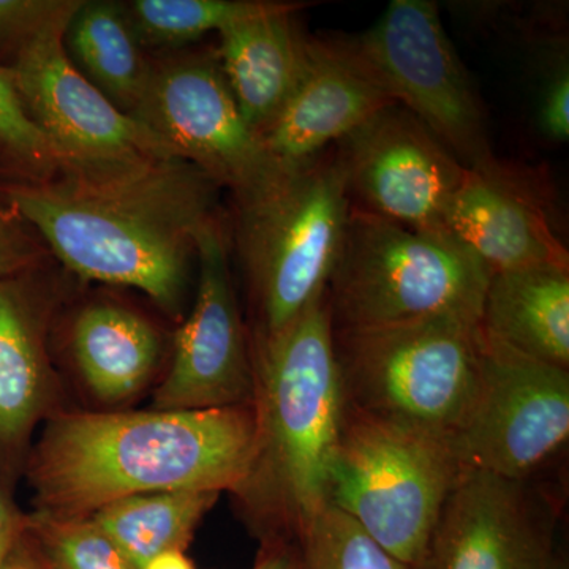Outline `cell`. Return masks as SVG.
<instances>
[{
	"label": "cell",
	"mask_w": 569,
	"mask_h": 569,
	"mask_svg": "<svg viewBox=\"0 0 569 569\" xmlns=\"http://www.w3.org/2000/svg\"><path fill=\"white\" fill-rule=\"evenodd\" d=\"M77 10L48 24L11 67L26 111L58 156L62 176L112 181L176 157L71 63L63 36Z\"/></svg>",
	"instance_id": "cell-8"
},
{
	"label": "cell",
	"mask_w": 569,
	"mask_h": 569,
	"mask_svg": "<svg viewBox=\"0 0 569 569\" xmlns=\"http://www.w3.org/2000/svg\"><path fill=\"white\" fill-rule=\"evenodd\" d=\"M132 119L233 200L260 192L284 167L247 126L216 50L152 56L148 88Z\"/></svg>",
	"instance_id": "cell-9"
},
{
	"label": "cell",
	"mask_w": 569,
	"mask_h": 569,
	"mask_svg": "<svg viewBox=\"0 0 569 569\" xmlns=\"http://www.w3.org/2000/svg\"><path fill=\"white\" fill-rule=\"evenodd\" d=\"M142 569H193L182 552H167L149 561Z\"/></svg>",
	"instance_id": "cell-32"
},
{
	"label": "cell",
	"mask_w": 569,
	"mask_h": 569,
	"mask_svg": "<svg viewBox=\"0 0 569 569\" xmlns=\"http://www.w3.org/2000/svg\"><path fill=\"white\" fill-rule=\"evenodd\" d=\"M61 176L58 156L26 111L13 70L0 67V186L43 183Z\"/></svg>",
	"instance_id": "cell-24"
},
{
	"label": "cell",
	"mask_w": 569,
	"mask_h": 569,
	"mask_svg": "<svg viewBox=\"0 0 569 569\" xmlns=\"http://www.w3.org/2000/svg\"><path fill=\"white\" fill-rule=\"evenodd\" d=\"M351 206L426 233L445 228L467 168L400 104H389L336 144Z\"/></svg>",
	"instance_id": "cell-14"
},
{
	"label": "cell",
	"mask_w": 569,
	"mask_h": 569,
	"mask_svg": "<svg viewBox=\"0 0 569 569\" xmlns=\"http://www.w3.org/2000/svg\"><path fill=\"white\" fill-rule=\"evenodd\" d=\"M490 271L449 233H426L351 206L326 288L332 329L481 316Z\"/></svg>",
	"instance_id": "cell-6"
},
{
	"label": "cell",
	"mask_w": 569,
	"mask_h": 569,
	"mask_svg": "<svg viewBox=\"0 0 569 569\" xmlns=\"http://www.w3.org/2000/svg\"><path fill=\"white\" fill-rule=\"evenodd\" d=\"M252 406L67 413L50 419L28 460L36 515L88 519L122 498L233 490L252 460Z\"/></svg>",
	"instance_id": "cell-2"
},
{
	"label": "cell",
	"mask_w": 569,
	"mask_h": 569,
	"mask_svg": "<svg viewBox=\"0 0 569 569\" xmlns=\"http://www.w3.org/2000/svg\"><path fill=\"white\" fill-rule=\"evenodd\" d=\"M22 527L21 516L14 511L6 488L0 485V569L9 567L10 556Z\"/></svg>",
	"instance_id": "cell-30"
},
{
	"label": "cell",
	"mask_w": 569,
	"mask_h": 569,
	"mask_svg": "<svg viewBox=\"0 0 569 569\" xmlns=\"http://www.w3.org/2000/svg\"><path fill=\"white\" fill-rule=\"evenodd\" d=\"M219 186L179 157L91 182L61 178L0 186V203L77 279L134 288L181 313L201 228L220 216Z\"/></svg>",
	"instance_id": "cell-1"
},
{
	"label": "cell",
	"mask_w": 569,
	"mask_h": 569,
	"mask_svg": "<svg viewBox=\"0 0 569 569\" xmlns=\"http://www.w3.org/2000/svg\"><path fill=\"white\" fill-rule=\"evenodd\" d=\"M28 526L43 539L58 569H137L91 518L33 515Z\"/></svg>",
	"instance_id": "cell-26"
},
{
	"label": "cell",
	"mask_w": 569,
	"mask_h": 569,
	"mask_svg": "<svg viewBox=\"0 0 569 569\" xmlns=\"http://www.w3.org/2000/svg\"><path fill=\"white\" fill-rule=\"evenodd\" d=\"M293 557L295 550L287 542H271L253 569H288Z\"/></svg>",
	"instance_id": "cell-31"
},
{
	"label": "cell",
	"mask_w": 569,
	"mask_h": 569,
	"mask_svg": "<svg viewBox=\"0 0 569 569\" xmlns=\"http://www.w3.org/2000/svg\"><path fill=\"white\" fill-rule=\"evenodd\" d=\"M69 342L74 365L92 395L119 403L149 383L162 358L159 328L132 307L93 301L73 313Z\"/></svg>",
	"instance_id": "cell-20"
},
{
	"label": "cell",
	"mask_w": 569,
	"mask_h": 569,
	"mask_svg": "<svg viewBox=\"0 0 569 569\" xmlns=\"http://www.w3.org/2000/svg\"><path fill=\"white\" fill-rule=\"evenodd\" d=\"M568 437L569 369L485 337L477 392L449 438L462 471L530 479Z\"/></svg>",
	"instance_id": "cell-11"
},
{
	"label": "cell",
	"mask_w": 569,
	"mask_h": 569,
	"mask_svg": "<svg viewBox=\"0 0 569 569\" xmlns=\"http://www.w3.org/2000/svg\"><path fill=\"white\" fill-rule=\"evenodd\" d=\"M479 328L516 353L569 369V266L492 272Z\"/></svg>",
	"instance_id": "cell-19"
},
{
	"label": "cell",
	"mask_w": 569,
	"mask_h": 569,
	"mask_svg": "<svg viewBox=\"0 0 569 569\" xmlns=\"http://www.w3.org/2000/svg\"><path fill=\"white\" fill-rule=\"evenodd\" d=\"M347 413L451 438L477 392L478 318L443 316L367 329H332Z\"/></svg>",
	"instance_id": "cell-5"
},
{
	"label": "cell",
	"mask_w": 569,
	"mask_h": 569,
	"mask_svg": "<svg viewBox=\"0 0 569 569\" xmlns=\"http://www.w3.org/2000/svg\"><path fill=\"white\" fill-rule=\"evenodd\" d=\"M445 228L490 274L527 266H569L537 181L500 160L486 170L466 171L449 201Z\"/></svg>",
	"instance_id": "cell-17"
},
{
	"label": "cell",
	"mask_w": 569,
	"mask_h": 569,
	"mask_svg": "<svg viewBox=\"0 0 569 569\" xmlns=\"http://www.w3.org/2000/svg\"><path fill=\"white\" fill-rule=\"evenodd\" d=\"M538 127L550 141L567 142L569 138V67L561 50L548 63L538 96Z\"/></svg>",
	"instance_id": "cell-28"
},
{
	"label": "cell",
	"mask_w": 569,
	"mask_h": 569,
	"mask_svg": "<svg viewBox=\"0 0 569 569\" xmlns=\"http://www.w3.org/2000/svg\"><path fill=\"white\" fill-rule=\"evenodd\" d=\"M389 104L395 99L358 39L310 36L301 78L260 141L277 163L307 162Z\"/></svg>",
	"instance_id": "cell-15"
},
{
	"label": "cell",
	"mask_w": 569,
	"mask_h": 569,
	"mask_svg": "<svg viewBox=\"0 0 569 569\" xmlns=\"http://www.w3.org/2000/svg\"><path fill=\"white\" fill-rule=\"evenodd\" d=\"M50 257L32 228L0 203V277L18 274Z\"/></svg>",
	"instance_id": "cell-29"
},
{
	"label": "cell",
	"mask_w": 569,
	"mask_h": 569,
	"mask_svg": "<svg viewBox=\"0 0 569 569\" xmlns=\"http://www.w3.org/2000/svg\"><path fill=\"white\" fill-rule=\"evenodd\" d=\"M351 212L337 149L296 164L241 200H233L234 247L252 301L250 337L282 331L326 293Z\"/></svg>",
	"instance_id": "cell-4"
},
{
	"label": "cell",
	"mask_w": 569,
	"mask_h": 569,
	"mask_svg": "<svg viewBox=\"0 0 569 569\" xmlns=\"http://www.w3.org/2000/svg\"><path fill=\"white\" fill-rule=\"evenodd\" d=\"M298 542L305 569H410L331 505L318 512Z\"/></svg>",
	"instance_id": "cell-25"
},
{
	"label": "cell",
	"mask_w": 569,
	"mask_h": 569,
	"mask_svg": "<svg viewBox=\"0 0 569 569\" xmlns=\"http://www.w3.org/2000/svg\"><path fill=\"white\" fill-rule=\"evenodd\" d=\"M134 36L149 56L183 50L206 33L284 9L283 0H133L122 2Z\"/></svg>",
	"instance_id": "cell-23"
},
{
	"label": "cell",
	"mask_w": 569,
	"mask_h": 569,
	"mask_svg": "<svg viewBox=\"0 0 569 569\" xmlns=\"http://www.w3.org/2000/svg\"><path fill=\"white\" fill-rule=\"evenodd\" d=\"M288 569H305V565H302L301 556L298 552H295L293 560H291L290 567Z\"/></svg>",
	"instance_id": "cell-33"
},
{
	"label": "cell",
	"mask_w": 569,
	"mask_h": 569,
	"mask_svg": "<svg viewBox=\"0 0 569 569\" xmlns=\"http://www.w3.org/2000/svg\"><path fill=\"white\" fill-rule=\"evenodd\" d=\"M561 507L530 479L463 471L411 569H567Z\"/></svg>",
	"instance_id": "cell-12"
},
{
	"label": "cell",
	"mask_w": 569,
	"mask_h": 569,
	"mask_svg": "<svg viewBox=\"0 0 569 569\" xmlns=\"http://www.w3.org/2000/svg\"><path fill=\"white\" fill-rule=\"evenodd\" d=\"M309 3L234 22L219 32L217 59L247 126L260 138L295 91L310 36L298 13Z\"/></svg>",
	"instance_id": "cell-18"
},
{
	"label": "cell",
	"mask_w": 569,
	"mask_h": 569,
	"mask_svg": "<svg viewBox=\"0 0 569 569\" xmlns=\"http://www.w3.org/2000/svg\"><path fill=\"white\" fill-rule=\"evenodd\" d=\"M63 47L82 77L132 118L148 88L152 56L142 50L123 3L82 0L67 26Z\"/></svg>",
	"instance_id": "cell-21"
},
{
	"label": "cell",
	"mask_w": 569,
	"mask_h": 569,
	"mask_svg": "<svg viewBox=\"0 0 569 569\" xmlns=\"http://www.w3.org/2000/svg\"><path fill=\"white\" fill-rule=\"evenodd\" d=\"M462 473L448 438L346 411L328 505L411 569Z\"/></svg>",
	"instance_id": "cell-7"
},
{
	"label": "cell",
	"mask_w": 569,
	"mask_h": 569,
	"mask_svg": "<svg viewBox=\"0 0 569 569\" xmlns=\"http://www.w3.org/2000/svg\"><path fill=\"white\" fill-rule=\"evenodd\" d=\"M358 41L395 102L467 170H486L497 162L485 108L445 31L437 3L392 0Z\"/></svg>",
	"instance_id": "cell-10"
},
{
	"label": "cell",
	"mask_w": 569,
	"mask_h": 569,
	"mask_svg": "<svg viewBox=\"0 0 569 569\" xmlns=\"http://www.w3.org/2000/svg\"><path fill=\"white\" fill-rule=\"evenodd\" d=\"M69 276L50 257L0 277V485L20 466L51 406L54 376L48 340L61 282Z\"/></svg>",
	"instance_id": "cell-16"
},
{
	"label": "cell",
	"mask_w": 569,
	"mask_h": 569,
	"mask_svg": "<svg viewBox=\"0 0 569 569\" xmlns=\"http://www.w3.org/2000/svg\"><path fill=\"white\" fill-rule=\"evenodd\" d=\"M6 569H31V568H26V567H7Z\"/></svg>",
	"instance_id": "cell-34"
},
{
	"label": "cell",
	"mask_w": 569,
	"mask_h": 569,
	"mask_svg": "<svg viewBox=\"0 0 569 569\" xmlns=\"http://www.w3.org/2000/svg\"><path fill=\"white\" fill-rule=\"evenodd\" d=\"M257 437L233 490L263 537L301 539L328 505L346 407L326 293L282 331L250 337Z\"/></svg>",
	"instance_id": "cell-3"
},
{
	"label": "cell",
	"mask_w": 569,
	"mask_h": 569,
	"mask_svg": "<svg viewBox=\"0 0 569 569\" xmlns=\"http://www.w3.org/2000/svg\"><path fill=\"white\" fill-rule=\"evenodd\" d=\"M219 492L167 490L122 498L93 512L91 519L137 569L167 552H182L194 527Z\"/></svg>",
	"instance_id": "cell-22"
},
{
	"label": "cell",
	"mask_w": 569,
	"mask_h": 569,
	"mask_svg": "<svg viewBox=\"0 0 569 569\" xmlns=\"http://www.w3.org/2000/svg\"><path fill=\"white\" fill-rule=\"evenodd\" d=\"M82 0H0V67L18 56L48 24L71 13Z\"/></svg>",
	"instance_id": "cell-27"
},
{
	"label": "cell",
	"mask_w": 569,
	"mask_h": 569,
	"mask_svg": "<svg viewBox=\"0 0 569 569\" xmlns=\"http://www.w3.org/2000/svg\"><path fill=\"white\" fill-rule=\"evenodd\" d=\"M222 216L197 239V295L176 332L173 358L153 395L156 410H213L252 406L254 373L250 336L242 323Z\"/></svg>",
	"instance_id": "cell-13"
}]
</instances>
